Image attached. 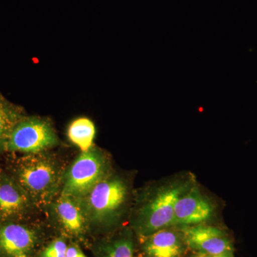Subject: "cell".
<instances>
[{
	"label": "cell",
	"mask_w": 257,
	"mask_h": 257,
	"mask_svg": "<svg viewBox=\"0 0 257 257\" xmlns=\"http://www.w3.org/2000/svg\"><path fill=\"white\" fill-rule=\"evenodd\" d=\"M15 175L18 183L38 207L53 202L62 190L64 174L57 161L44 152L28 154L20 158Z\"/></svg>",
	"instance_id": "cell-1"
},
{
	"label": "cell",
	"mask_w": 257,
	"mask_h": 257,
	"mask_svg": "<svg viewBox=\"0 0 257 257\" xmlns=\"http://www.w3.org/2000/svg\"><path fill=\"white\" fill-rule=\"evenodd\" d=\"M190 180H177L160 187L139 210L136 227L143 237L174 225L175 204L192 185Z\"/></svg>",
	"instance_id": "cell-2"
},
{
	"label": "cell",
	"mask_w": 257,
	"mask_h": 257,
	"mask_svg": "<svg viewBox=\"0 0 257 257\" xmlns=\"http://www.w3.org/2000/svg\"><path fill=\"white\" fill-rule=\"evenodd\" d=\"M128 187L119 177L108 176L82 198L89 222L105 224L119 215L127 200Z\"/></svg>",
	"instance_id": "cell-3"
},
{
	"label": "cell",
	"mask_w": 257,
	"mask_h": 257,
	"mask_svg": "<svg viewBox=\"0 0 257 257\" xmlns=\"http://www.w3.org/2000/svg\"><path fill=\"white\" fill-rule=\"evenodd\" d=\"M109 176L106 157L96 149L82 152L64 174L60 193L83 198Z\"/></svg>",
	"instance_id": "cell-4"
},
{
	"label": "cell",
	"mask_w": 257,
	"mask_h": 257,
	"mask_svg": "<svg viewBox=\"0 0 257 257\" xmlns=\"http://www.w3.org/2000/svg\"><path fill=\"white\" fill-rule=\"evenodd\" d=\"M58 138L52 125L40 117L22 119L10 134L6 148L10 151L37 154L55 146Z\"/></svg>",
	"instance_id": "cell-5"
},
{
	"label": "cell",
	"mask_w": 257,
	"mask_h": 257,
	"mask_svg": "<svg viewBox=\"0 0 257 257\" xmlns=\"http://www.w3.org/2000/svg\"><path fill=\"white\" fill-rule=\"evenodd\" d=\"M187 247L211 256L234 252L229 235L216 226L204 224L179 226Z\"/></svg>",
	"instance_id": "cell-6"
},
{
	"label": "cell",
	"mask_w": 257,
	"mask_h": 257,
	"mask_svg": "<svg viewBox=\"0 0 257 257\" xmlns=\"http://www.w3.org/2000/svg\"><path fill=\"white\" fill-rule=\"evenodd\" d=\"M214 212V205L210 199L193 184L176 203L173 226L204 224Z\"/></svg>",
	"instance_id": "cell-7"
},
{
	"label": "cell",
	"mask_w": 257,
	"mask_h": 257,
	"mask_svg": "<svg viewBox=\"0 0 257 257\" xmlns=\"http://www.w3.org/2000/svg\"><path fill=\"white\" fill-rule=\"evenodd\" d=\"M55 200L53 206L56 218L64 231L74 236L82 234L89 221L82 198L60 193Z\"/></svg>",
	"instance_id": "cell-8"
},
{
	"label": "cell",
	"mask_w": 257,
	"mask_h": 257,
	"mask_svg": "<svg viewBox=\"0 0 257 257\" xmlns=\"http://www.w3.org/2000/svg\"><path fill=\"white\" fill-rule=\"evenodd\" d=\"M173 226L145 236L143 248L147 257H182L187 247L182 234Z\"/></svg>",
	"instance_id": "cell-9"
},
{
	"label": "cell",
	"mask_w": 257,
	"mask_h": 257,
	"mask_svg": "<svg viewBox=\"0 0 257 257\" xmlns=\"http://www.w3.org/2000/svg\"><path fill=\"white\" fill-rule=\"evenodd\" d=\"M33 205L28 193L17 181L0 176V216L10 218L25 214Z\"/></svg>",
	"instance_id": "cell-10"
},
{
	"label": "cell",
	"mask_w": 257,
	"mask_h": 257,
	"mask_svg": "<svg viewBox=\"0 0 257 257\" xmlns=\"http://www.w3.org/2000/svg\"><path fill=\"white\" fill-rule=\"evenodd\" d=\"M37 236L33 230L18 224L0 226V250L10 256L25 254L35 246Z\"/></svg>",
	"instance_id": "cell-11"
},
{
	"label": "cell",
	"mask_w": 257,
	"mask_h": 257,
	"mask_svg": "<svg viewBox=\"0 0 257 257\" xmlns=\"http://www.w3.org/2000/svg\"><path fill=\"white\" fill-rule=\"evenodd\" d=\"M95 133L94 123L85 117L74 120L68 128L69 140L82 152L88 151L92 148Z\"/></svg>",
	"instance_id": "cell-12"
},
{
	"label": "cell",
	"mask_w": 257,
	"mask_h": 257,
	"mask_svg": "<svg viewBox=\"0 0 257 257\" xmlns=\"http://www.w3.org/2000/svg\"><path fill=\"white\" fill-rule=\"evenodd\" d=\"M20 120L16 113L0 96V148L6 146L10 134Z\"/></svg>",
	"instance_id": "cell-13"
},
{
	"label": "cell",
	"mask_w": 257,
	"mask_h": 257,
	"mask_svg": "<svg viewBox=\"0 0 257 257\" xmlns=\"http://www.w3.org/2000/svg\"><path fill=\"white\" fill-rule=\"evenodd\" d=\"M105 257H134V245L130 238L121 237L109 244Z\"/></svg>",
	"instance_id": "cell-14"
},
{
	"label": "cell",
	"mask_w": 257,
	"mask_h": 257,
	"mask_svg": "<svg viewBox=\"0 0 257 257\" xmlns=\"http://www.w3.org/2000/svg\"><path fill=\"white\" fill-rule=\"evenodd\" d=\"M67 247L64 239H55L42 251L41 257H65Z\"/></svg>",
	"instance_id": "cell-15"
},
{
	"label": "cell",
	"mask_w": 257,
	"mask_h": 257,
	"mask_svg": "<svg viewBox=\"0 0 257 257\" xmlns=\"http://www.w3.org/2000/svg\"><path fill=\"white\" fill-rule=\"evenodd\" d=\"M65 257H87L83 253L82 250L76 246V245H70L67 247L66 251Z\"/></svg>",
	"instance_id": "cell-16"
},
{
	"label": "cell",
	"mask_w": 257,
	"mask_h": 257,
	"mask_svg": "<svg viewBox=\"0 0 257 257\" xmlns=\"http://www.w3.org/2000/svg\"><path fill=\"white\" fill-rule=\"evenodd\" d=\"M191 257H212L209 256V255L206 254V253L197 252L195 254L193 255Z\"/></svg>",
	"instance_id": "cell-17"
},
{
	"label": "cell",
	"mask_w": 257,
	"mask_h": 257,
	"mask_svg": "<svg viewBox=\"0 0 257 257\" xmlns=\"http://www.w3.org/2000/svg\"><path fill=\"white\" fill-rule=\"evenodd\" d=\"M212 257H234V252L224 253V254L219 255V256H215Z\"/></svg>",
	"instance_id": "cell-18"
},
{
	"label": "cell",
	"mask_w": 257,
	"mask_h": 257,
	"mask_svg": "<svg viewBox=\"0 0 257 257\" xmlns=\"http://www.w3.org/2000/svg\"><path fill=\"white\" fill-rule=\"evenodd\" d=\"M15 257H28L25 254H21V255H18V256H15Z\"/></svg>",
	"instance_id": "cell-19"
}]
</instances>
